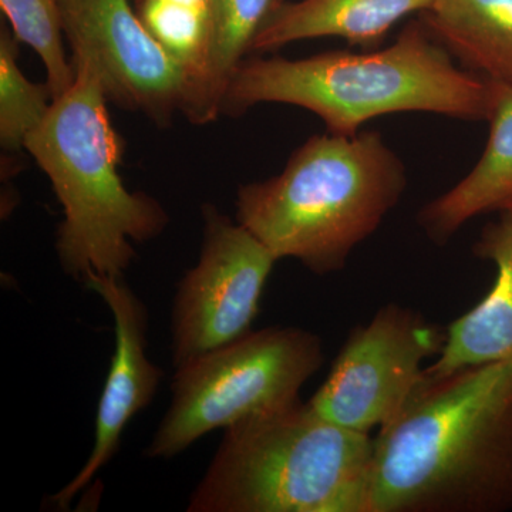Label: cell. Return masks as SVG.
I'll return each mask as SVG.
<instances>
[{"label": "cell", "instance_id": "obj_1", "mask_svg": "<svg viewBox=\"0 0 512 512\" xmlns=\"http://www.w3.org/2000/svg\"><path fill=\"white\" fill-rule=\"evenodd\" d=\"M512 508V359L426 379L373 439L367 512Z\"/></svg>", "mask_w": 512, "mask_h": 512}, {"label": "cell", "instance_id": "obj_2", "mask_svg": "<svg viewBox=\"0 0 512 512\" xmlns=\"http://www.w3.org/2000/svg\"><path fill=\"white\" fill-rule=\"evenodd\" d=\"M453 59L420 19L392 45L372 52L247 59L229 82L221 116H239L262 103L289 104L343 136L359 133L367 121L409 111L488 121L493 83Z\"/></svg>", "mask_w": 512, "mask_h": 512}, {"label": "cell", "instance_id": "obj_3", "mask_svg": "<svg viewBox=\"0 0 512 512\" xmlns=\"http://www.w3.org/2000/svg\"><path fill=\"white\" fill-rule=\"evenodd\" d=\"M407 184L406 165L377 131L320 134L295 150L281 174L239 188L237 221L278 261L296 259L329 275L375 234Z\"/></svg>", "mask_w": 512, "mask_h": 512}, {"label": "cell", "instance_id": "obj_4", "mask_svg": "<svg viewBox=\"0 0 512 512\" xmlns=\"http://www.w3.org/2000/svg\"><path fill=\"white\" fill-rule=\"evenodd\" d=\"M74 83L53 100L25 150L62 204L56 249L77 281L89 272L123 276L136 258L131 242L158 237L168 224L160 202L121 180L123 140L111 124L106 93L89 64L72 62Z\"/></svg>", "mask_w": 512, "mask_h": 512}, {"label": "cell", "instance_id": "obj_5", "mask_svg": "<svg viewBox=\"0 0 512 512\" xmlns=\"http://www.w3.org/2000/svg\"><path fill=\"white\" fill-rule=\"evenodd\" d=\"M373 439L299 402L225 429L190 512H367Z\"/></svg>", "mask_w": 512, "mask_h": 512}, {"label": "cell", "instance_id": "obj_6", "mask_svg": "<svg viewBox=\"0 0 512 512\" xmlns=\"http://www.w3.org/2000/svg\"><path fill=\"white\" fill-rule=\"evenodd\" d=\"M322 363L315 333L266 328L175 367L173 400L147 456L173 458L211 431L299 402Z\"/></svg>", "mask_w": 512, "mask_h": 512}, {"label": "cell", "instance_id": "obj_7", "mask_svg": "<svg viewBox=\"0 0 512 512\" xmlns=\"http://www.w3.org/2000/svg\"><path fill=\"white\" fill-rule=\"evenodd\" d=\"M446 330L389 303L356 326L309 404L323 419L370 434L403 412L424 382V362L439 356Z\"/></svg>", "mask_w": 512, "mask_h": 512}, {"label": "cell", "instance_id": "obj_8", "mask_svg": "<svg viewBox=\"0 0 512 512\" xmlns=\"http://www.w3.org/2000/svg\"><path fill=\"white\" fill-rule=\"evenodd\" d=\"M198 264L178 284L173 363L183 366L252 332L262 292L278 259L248 231L208 205Z\"/></svg>", "mask_w": 512, "mask_h": 512}, {"label": "cell", "instance_id": "obj_9", "mask_svg": "<svg viewBox=\"0 0 512 512\" xmlns=\"http://www.w3.org/2000/svg\"><path fill=\"white\" fill-rule=\"evenodd\" d=\"M70 62L89 64L107 99L168 126L187 103L190 76L144 25L130 0H59Z\"/></svg>", "mask_w": 512, "mask_h": 512}, {"label": "cell", "instance_id": "obj_10", "mask_svg": "<svg viewBox=\"0 0 512 512\" xmlns=\"http://www.w3.org/2000/svg\"><path fill=\"white\" fill-rule=\"evenodd\" d=\"M83 284L100 295L113 313L116 346L97 409L92 453L79 474L53 497L64 510L117 453L127 424L153 402L163 377V370L147 356L146 305L123 276L89 272Z\"/></svg>", "mask_w": 512, "mask_h": 512}, {"label": "cell", "instance_id": "obj_11", "mask_svg": "<svg viewBox=\"0 0 512 512\" xmlns=\"http://www.w3.org/2000/svg\"><path fill=\"white\" fill-rule=\"evenodd\" d=\"M473 254L495 266L493 288L448 326L443 349L424 370L426 379L512 359V212L481 229Z\"/></svg>", "mask_w": 512, "mask_h": 512}, {"label": "cell", "instance_id": "obj_12", "mask_svg": "<svg viewBox=\"0 0 512 512\" xmlns=\"http://www.w3.org/2000/svg\"><path fill=\"white\" fill-rule=\"evenodd\" d=\"M491 83L490 136L480 160L460 183L427 202L417 215L424 234L437 245L446 244L473 218L512 212V87Z\"/></svg>", "mask_w": 512, "mask_h": 512}, {"label": "cell", "instance_id": "obj_13", "mask_svg": "<svg viewBox=\"0 0 512 512\" xmlns=\"http://www.w3.org/2000/svg\"><path fill=\"white\" fill-rule=\"evenodd\" d=\"M434 0H298L276 3L255 37L252 52H274L291 43L339 37L350 46L375 47L406 16Z\"/></svg>", "mask_w": 512, "mask_h": 512}, {"label": "cell", "instance_id": "obj_14", "mask_svg": "<svg viewBox=\"0 0 512 512\" xmlns=\"http://www.w3.org/2000/svg\"><path fill=\"white\" fill-rule=\"evenodd\" d=\"M419 19L467 70L512 87V0H434Z\"/></svg>", "mask_w": 512, "mask_h": 512}, {"label": "cell", "instance_id": "obj_15", "mask_svg": "<svg viewBox=\"0 0 512 512\" xmlns=\"http://www.w3.org/2000/svg\"><path fill=\"white\" fill-rule=\"evenodd\" d=\"M276 0H211L207 43L188 87L183 114L194 124L221 116L232 76L252 52Z\"/></svg>", "mask_w": 512, "mask_h": 512}, {"label": "cell", "instance_id": "obj_16", "mask_svg": "<svg viewBox=\"0 0 512 512\" xmlns=\"http://www.w3.org/2000/svg\"><path fill=\"white\" fill-rule=\"evenodd\" d=\"M19 40L12 30L0 33V144L3 151L25 150L30 134L52 109L49 84L30 82L19 66Z\"/></svg>", "mask_w": 512, "mask_h": 512}, {"label": "cell", "instance_id": "obj_17", "mask_svg": "<svg viewBox=\"0 0 512 512\" xmlns=\"http://www.w3.org/2000/svg\"><path fill=\"white\" fill-rule=\"evenodd\" d=\"M0 8L20 43L32 47L45 64L53 97L63 96L74 83V69L63 45L59 0H0Z\"/></svg>", "mask_w": 512, "mask_h": 512}, {"label": "cell", "instance_id": "obj_18", "mask_svg": "<svg viewBox=\"0 0 512 512\" xmlns=\"http://www.w3.org/2000/svg\"><path fill=\"white\" fill-rule=\"evenodd\" d=\"M157 2L177 6V8L202 10V12L208 13L211 12V0H157Z\"/></svg>", "mask_w": 512, "mask_h": 512}, {"label": "cell", "instance_id": "obj_19", "mask_svg": "<svg viewBox=\"0 0 512 512\" xmlns=\"http://www.w3.org/2000/svg\"><path fill=\"white\" fill-rule=\"evenodd\" d=\"M281 2H285V0H276V3H281ZM275 3V5H276Z\"/></svg>", "mask_w": 512, "mask_h": 512}]
</instances>
